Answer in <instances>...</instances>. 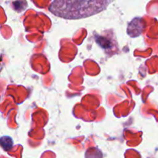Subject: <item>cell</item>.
<instances>
[{
  "mask_svg": "<svg viewBox=\"0 0 158 158\" xmlns=\"http://www.w3.org/2000/svg\"><path fill=\"white\" fill-rule=\"evenodd\" d=\"M107 6V0H53L49 11L66 19H80L96 15Z\"/></svg>",
  "mask_w": 158,
  "mask_h": 158,
  "instance_id": "6da1fadb",
  "label": "cell"
},
{
  "mask_svg": "<svg viewBox=\"0 0 158 158\" xmlns=\"http://www.w3.org/2000/svg\"><path fill=\"white\" fill-rule=\"evenodd\" d=\"M143 28H144V25L143 24V20L139 18L134 19L133 21L131 22V23L128 26V35H131V37L138 36L141 34Z\"/></svg>",
  "mask_w": 158,
  "mask_h": 158,
  "instance_id": "7a4b0ae2",
  "label": "cell"
},
{
  "mask_svg": "<svg viewBox=\"0 0 158 158\" xmlns=\"http://www.w3.org/2000/svg\"><path fill=\"white\" fill-rule=\"evenodd\" d=\"M1 145L2 148L5 150L6 151H9L12 149V146H13V140L11 137H8V136H5L1 138Z\"/></svg>",
  "mask_w": 158,
  "mask_h": 158,
  "instance_id": "3957f363",
  "label": "cell"
}]
</instances>
